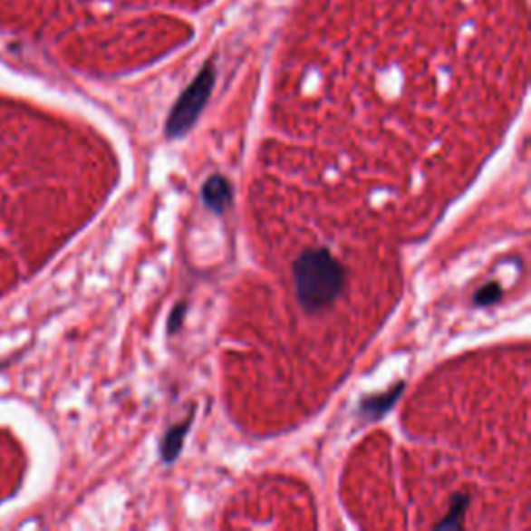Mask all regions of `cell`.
I'll list each match as a JSON object with an SVG mask.
<instances>
[{
  "mask_svg": "<svg viewBox=\"0 0 531 531\" xmlns=\"http://www.w3.org/2000/svg\"><path fill=\"white\" fill-rule=\"evenodd\" d=\"M299 305L315 314L334 304L344 289V268L326 247L307 249L293 266Z\"/></svg>",
  "mask_w": 531,
  "mask_h": 531,
  "instance_id": "6da1fadb",
  "label": "cell"
},
{
  "mask_svg": "<svg viewBox=\"0 0 531 531\" xmlns=\"http://www.w3.org/2000/svg\"><path fill=\"white\" fill-rule=\"evenodd\" d=\"M212 83H214V73L212 69L208 67L196 77V82L183 92L181 98L177 100V104L172 106L170 111L167 125H164V135H167L169 140L183 138V135L196 125L199 112H202L206 106V100L210 98Z\"/></svg>",
  "mask_w": 531,
  "mask_h": 531,
  "instance_id": "7a4b0ae2",
  "label": "cell"
},
{
  "mask_svg": "<svg viewBox=\"0 0 531 531\" xmlns=\"http://www.w3.org/2000/svg\"><path fill=\"white\" fill-rule=\"evenodd\" d=\"M202 202L214 214H225L233 204V185L227 177L212 175L202 188Z\"/></svg>",
  "mask_w": 531,
  "mask_h": 531,
  "instance_id": "3957f363",
  "label": "cell"
},
{
  "mask_svg": "<svg viewBox=\"0 0 531 531\" xmlns=\"http://www.w3.org/2000/svg\"><path fill=\"white\" fill-rule=\"evenodd\" d=\"M403 391H405V384H397V386H392L389 392L374 394V397L363 399L362 405H360V415H363V418H368V420L382 418V415L386 411H391L392 405L397 403L401 394H403Z\"/></svg>",
  "mask_w": 531,
  "mask_h": 531,
  "instance_id": "277c9868",
  "label": "cell"
},
{
  "mask_svg": "<svg viewBox=\"0 0 531 531\" xmlns=\"http://www.w3.org/2000/svg\"><path fill=\"white\" fill-rule=\"evenodd\" d=\"M191 421H193V415H189V418L185 420V421L177 423V426L169 428V432L164 434L162 442H160V457H162L164 463L177 461V457L181 455L183 442H185V438H188Z\"/></svg>",
  "mask_w": 531,
  "mask_h": 531,
  "instance_id": "5b68a950",
  "label": "cell"
},
{
  "mask_svg": "<svg viewBox=\"0 0 531 531\" xmlns=\"http://www.w3.org/2000/svg\"><path fill=\"white\" fill-rule=\"evenodd\" d=\"M469 507V494H455L453 502H450V511L444 519L438 523L436 529H455L463 526L465 511Z\"/></svg>",
  "mask_w": 531,
  "mask_h": 531,
  "instance_id": "8992f818",
  "label": "cell"
},
{
  "mask_svg": "<svg viewBox=\"0 0 531 531\" xmlns=\"http://www.w3.org/2000/svg\"><path fill=\"white\" fill-rule=\"evenodd\" d=\"M500 297H502V286L498 283H488L482 286V289L476 291V295H473V305L490 307L494 304H498Z\"/></svg>",
  "mask_w": 531,
  "mask_h": 531,
  "instance_id": "52a82bcc",
  "label": "cell"
},
{
  "mask_svg": "<svg viewBox=\"0 0 531 531\" xmlns=\"http://www.w3.org/2000/svg\"><path fill=\"white\" fill-rule=\"evenodd\" d=\"M185 314H188V304H177L175 310L170 312V318H169V334H177L179 328L183 326V320H185Z\"/></svg>",
  "mask_w": 531,
  "mask_h": 531,
  "instance_id": "ba28073f",
  "label": "cell"
}]
</instances>
